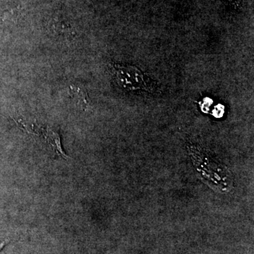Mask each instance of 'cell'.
Instances as JSON below:
<instances>
[{"label": "cell", "mask_w": 254, "mask_h": 254, "mask_svg": "<svg viewBox=\"0 0 254 254\" xmlns=\"http://www.w3.org/2000/svg\"><path fill=\"white\" fill-rule=\"evenodd\" d=\"M43 136L48 142V144L53 148L54 152L59 157L64 159H70L69 157L65 153L62 148L61 138L57 132L53 131L51 128H42Z\"/></svg>", "instance_id": "cell-2"}, {"label": "cell", "mask_w": 254, "mask_h": 254, "mask_svg": "<svg viewBox=\"0 0 254 254\" xmlns=\"http://www.w3.org/2000/svg\"><path fill=\"white\" fill-rule=\"evenodd\" d=\"M50 31L54 36L70 37L74 36L76 31L66 21L61 19H53L49 23Z\"/></svg>", "instance_id": "cell-4"}, {"label": "cell", "mask_w": 254, "mask_h": 254, "mask_svg": "<svg viewBox=\"0 0 254 254\" xmlns=\"http://www.w3.org/2000/svg\"><path fill=\"white\" fill-rule=\"evenodd\" d=\"M8 241H4V242H1V244H0V251L2 250L3 247H4L5 245H6V243H7Z\"/></svg>", "instance_id": "cell-5"}, {"label": "cell", "mask_w": 254, "mask_h": 254, "mask_svg": "<svg viewBox=\"0 0 254 254\" xmlns=\"http://www.w3.org/2000/svg\"><path fill=\"white\" fill-rule=\"evenodd\" d=\"M70 91H71L73 101L81 110H84V111L91 110V105L88 95L87 94L86 90L83 87L77 86V85H71L70 86Z\"/></svg>", "instance_id": "cell-3"}, {"label": "cell", "mask_w": 254, "mask_h": 254, "mask_svg": "<svg viewBox=\"0 0 254 254\" xmlns=\"http://www.w3.org/2000/svg\"><path fill=\"white\" fill-rule=\"evenodd\" d=\"M112 71L117 83L121 88L128 91L144 88L143 74L137 68L133 66L113 64Z\"/></svg>", "instance_id": "cell-1"}]
</instances>
